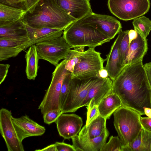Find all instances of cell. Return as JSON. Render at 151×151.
<instances>
[{
  "label": "cell",
  "mask_w": 151,
  "mask_h": 151,
  "mask_svg": "<svg viewBox=\"0 0 151 151\" xmlns=\"http://www.w3.org/2000/svg\"><path fill=\"white\" fill-rule=\"evenodd\" d=\"M25 0V1H26V0Z\"/></svg>",
  "instance_id": "c3c4849f"
},
{
  "label": "cell",
  "mask_w": 151,
  "mask_h": 151,
  "mask_svg": "<svg viewBox=\"0 0 151 151\" xmlns=\"http://www.w3.org/2000/svg\"><path fill=\"white\" fill-rule=\"evenodd\" d=\"M13 124L20 140L32 136L42 135L45 132V127L30 119L27 115L18 118L12 117Z\"/></svg>",
  "instance_id": "9a60e30c"
},
{
  "label": "cell",
  "mask_w": 151,
  "mask_h": 151,
  "mask_svg": "<svg viewBox=\"0 0 151 151\" xmlns=\"http://www.w3.org/2000/svg\"><path fill=\"white\" fill-rule=\"evenodd\" d=\"M26 44L12 48L0 47V60H5L12 57H15L23 50Z\"/></svg>",
  "instance_id": "4316f807"
},
{
  "label": "cell",
  "mask_w": 151,
  "mask_h": 151,
  "mask_svg": "<svg viewBox=\"0 0 151 151\" xmlns=\"http://www.w3.org/2000/svg\"><path fill=\"white\" fill-rule=\"evenodd\" d=\"M27 37L28 36L26 25L21 19L0 26V39H15Z\"/></svg>",
  "instance_id": "ffe728a7"
},
{
  "label": "cell",
  "mask_w": 151,
  "mask_h": 151,
  "mask_svg": "<svg viewBox=\"0 0 151 151\" xmlns=\"http://www.w3.org/2000/svg\"><path fill=\"white\" fill-rule=\"evenodd\" d=\"M25 58L26 61V73L27 78L30 80H35L37 75L39 59L35 45L29 47L26 52Z\"/></svg>",
  "instance_id": "cb8c5ba5"
},
{
  "label": "cell",
  "mask_w": 151,
  "mask_h": 151,
  "mask_svg": "<svg viewBox=\"0 0 151 151\" xmlns=\"http://www.w3.org/2000/svg\"><path fill=\"white\" fill-rule=\"evenodd\" d=\"M132 24L134 29L144 38H146L151 31V20L142 16L134 19Z\"/></svg>",
  "instance_id": "484cf974"
},
{
  "label": "cell",
  "mask_w": 151,
  "mask_h": 151,
  "mask_svg": "<svg viewBox=\"0 0 151 151\" xmlns=\"http://www.w3.org/2000/svg\"><path fill=\"white\" fill-rule=\"evenodd\" d=\"M55 123L59 135L67 139L77 135L83 124L82 118L75 114L63 113Z\"/></svg>",
  "instance_id": "7c38bea8"
},
{
  "label": "cell",
  "mask_w": 151,
  "mask_h": 151,
  "mask_svg": "<svg viewBox=\"0 0 151 151\" xmlns=\"http://www.w3.org/2000/svg\"><path fill=\"white\" fill-rule=\"evenodd\" d=\"M33 5V0H26L25 6L26 10L31 8Z\"/></svg>",
  "instance_id": "ee69618b"
},
{
  "label": "cell",
  "mask_w": 151,
  "mask_h": 151,
  "mask_svg": "<svg viewBox=\"0 0 151 151\" xmlns=\"http://www.w3.org/2000/svg\"><path fill=\"white\" fill-rule=\"evenodd\" d=\"M123 145L118 136H111L100 151H122Z\"/></svg>",
  "instance_id": "83f0119b"
},
{
  "label": "cell",
  "mask_w": 151,
  "mask_h": 151,
  "mask_svg": "<svg viewBox=\"0 0 151 151\" xmlns=\"http://www.w3.org/2000/svg\"><path fill=\"white\" fill-rule=\"evenodd\" d=\"M113 115L114 126L123 146H128L142 130L141 115L123 106L115 111Z\"/></svg>",
  "instance_id": "277c9868"
},
{
  "label": "cell",
  "mask_w": 151,
  "mask_h": 151,
  "mask_svg": "<svg viewBox=\"0 0 151 151\" xmlns=\"http://www.w3.org/2000/svg\"><path fill=\"white\" fill-rule=\"evenodd\" d=\"M21 20L26 25L33 28L62 30L77 20L53 0H38L31 8L26 10Z\"/></svg>",
  "instance_id": "7a4b0ae2"
},
{
  "label": "cell",
  "mask_w": 151,
  "mask_h": 151,
  "mask_svg": "<svg viewBox=\"0 0 151 151\" xmlns=\"http://www.w3.org/2000/svg\"><path fill=\"white\" fill-rule=\"evenodd\" d=\"M71 78L72 73L70 72L66 75L63 80L60 95V102L61 109L68 95Z\"/></svg>",
  "instance_id": "4dcf8cb0"
},
{
  "label": "cell",
  "mask_w": 151,
  "mask_h": 151,
  "mask_svg": "<svg viewBox=\"0 0 151 151\" xmlns=\"http://www.w3.org/2000/svg\"><path fill=\"white\" fill-rule=\"evenodd\" d=\"M109 132L107 129L100 136L92 139H83L78 135L72 137L73 145L76 151H100L106 142Z\"/></svg>",
  "instance_id": "e0dca14e"
},
{
  "label": "cell",
  "mask_w": 151,
  "mask_h": 151,
  "mask_svg": "<svg viewBox=\"0 0 151 151\" xmlns=\"http://www.w3.org/2000/svg\"><path fill=\"white\" fill-rule=\"evenodd\" d=\"M63 113L61 110H54L49 111L43 115L44 122L48 124L55 122Z\"/></svg>",
  "instance_id": "d6a6232c"
},
{
  "label": "cell",
  "mask_w": 151,
  "mask_h": 151,
  "mask_svg": "<svg viewBox=\"0 0 151 151\" xmlns=\"http://www.w3.org/2000/svg\"><path fill=\"white\" fill-rule=\"evenodd\" d=\"M11 112L5 108L0 110V132L8 151H24L13 123Z\"/></svg>",
  "instance_id": "8fae6325"
},
{
  "label": "cell",
  "mask_w": 151,
  "mask_h": 151,
  "mask_svg": "<svg viewBox=\"0 0 151 151\" xmlns=\"http://www.w3.org/2000/svg\"><path fill=\"white\" fill-rule=\"evenodd\" d=\"M145 115L148 117L151 118V108H146L145 109Z\"/></svg>",
  "instance_id": "f6af8a7d"
},
{
  "label": "cell",
  "mask_w": 151,
  "mask_h": 151,
  "mask_svg": "<svg viewBox=\"0 0 151 151\" xmlns=\"http://www.w3.org/2000/svg\"><path fill=\"white\" fill-rule=\"evenodd\" d=\"M30 41L26 46L24 50L32 45L46 42L61 36L63 30L56 29H36L26 25Z\"/></svg>",
  "instance_id": "ac0fdd59"
},
{
  "label": "cell",
  "mask_w": 151,
  "mask_h": 151,
  "mask_svg": "<svg viewBox=\"0 0 151 151\" xmlns=\"http://www.w3.org/2000/svg\"><path fill=\"white\" fill-rule=\"evenodd\" d=\"M87 119L85 126L88 125L92 121L97 118L100 115L98 106L92 107L87 106Z\"/></svg>",
  "instance_id": "836d02e7"
},
{
  "label": "cell",
  "mask_w": 151,
  "mask_h": 151,
  "mask_svg": "<svg viewBox=\"0 0 151 151\" xmlns=\"http://www.w3.org/2000/svg\"><path fill=\"white\" fill-rule=\"evenodd\" d=\"M147 49V40L138 33L137 38L129 43L125 65L132 64L142 60Z\"/></svg>",
  "instance_id": "d6986e66"
},
{
  "label": "cell",
  "mask_w": 151,
  "mask_h": 151,
  "mask_svg": "<svg viewBox=\"0 0 151 151\" xmlns=\"http://www.w3.org/2000/svg\"><path fill=\"white\" fill-rule=\"evenodd\" d=\"M142 144L140 151H151V132L142 128Z\"/></svg>",
  "instance_id": "1f68e13d"
},
{
  "label": "cell",
  "mask_w": 151,
  "mask_h": 151,
  "mask_svg": "<svg viewBox=\"0 0 151 151\" xmlns=\"http://www.w3.org/2000/svg\"><path fill=\"white\" fill-rule=\"evenodd\" d=\"M29 41L28 37L15 39H0V47H15L24 44L27 45Z\"/></svg>",
  "instance_id": "f546056e"
},
{
  "label": "cell",
  "mask_w": 151,
  "mask_h": 151,
  "mask_svg": "<svg viewBox=\"0 0 151 151\" xmlns=\"http://www.w3.org/2000/svg\"><path fill=\"white\" fill-rule=\"evenodd\" d=\"M99 78L98 77L85 79L72 78L68 95L61 109L63 113L74 112L81 108L90 89Z\"/></svg>",
  "instance_id": "52a82bcc"
},
{
  "label": "cell",
  "mask_w": 151,
  "mask_h": 151,
  "mask_svg": "<svg viewBox=\"0 0 151 151\" xmlns=\"http://www.w3.org/2000/svg\"><path fill=\"white\" fill-rule=\"evenodd\" d=\"M105 61L99 52L96 51L95 48L89 47L84 51L81 60L75 65L72 73V78L99 77V71L104 68Z\"/></svg>",
  "instance_id": "ba28073f"
},
{
  "label": "cell",
  "mask_w": 151,
  "mask_h": 151,
  "mask_svg": "<svg viewBox=\"0 0 151 151\" xmlns=\"http://www.w3.org/2000/svg\"><path fill=\"white\" fill-rule=\"evenodd\" d=\"M9 64H0V84L5 79L10 67Z\"/></svg>",
  "instance_id": "8d00e7d4"
},
{
  "label": "cell",
  "mask_w": 151,
  "mask_h": 151,
  "mask_svg": "<svg viewBox=\"0 0 151 151\" xmlns=\"http://www.w3.org/2000/svg\"><path fill=\"white\" fill-rule=\"evenodd\" d=\"M138 33L134 29L129 30L128 32V37L129 43L133 40L136 39L137 37Z\"/></svg>",
  "instance_id": "60d3db41"
},
{
  "label": "cell",
  "mask_w": 151,
  "mask_h": 151,
  "mask_svg": "<svg viewBox=\"0 0 151 151\" xmlns=\"http://www.w3.org/2000/svg\"><path fill=\"white\" fill-rule=\"evenodd\" d=\"M26 10L0 3V26L21 19Z\"/></svg>",
  "instance_id": "603a6c76"
},
{
  "label": "cell",
  "mask_w": 151,
  "mask_h": 151,
  "mask_svg": "<svg viewBox=\"0 0 151 151\" xmlns=\"http://www.w3.org/2000/svg\"><path fill=\"white\" fill-rule=\"evenodd\" d=\"M55 145L57 151H76L72 145L65 143L64 142H56Z\"/></svg>",
  "instance_id": "d590c367"
},
{
  "label": "cell",
  "mask_w": 151,
  "mask_h": 151,
  "mask_svg": "<svg viewBox=\"0 0 151 151\" xmlns=\"http://www.w3.org/2000/svg\"><path fill=\"white\" fill-rule=\"evenodd\" d=\"M35 45L39 59L47 61L55 67L60 60L65 58L72 48L63 35Z\"/></svg>",
  "instance_id": "9c48e42d"
},
{
  "label": "cell",
  "mask_w": 151,
  "mask_h": 151,
  "mask_svg": "<svg viewBox=\"0 0 151 151\" xmlns=\"http://www.w3.org/2000/svg\"><path fill=\"white\" fill-rule=\"evenodd\" d=\"M112 92L123 106L145 115V109L151 108V88L142 60L125 65L112 81Z\"/></svg>",
  "instance_id": "6da1fadb"
},
{
  "label": "cell",
  "mask_w": 151,
  "mask_h": 151,
  "mask_svg": "<svg viewBox=\"0 0 151 151\" xmlns=\"http://www.w3.org/2000/svg\"><path fill=\"white\" fill-rule=\"evenodd\" d=\"M111 13L119 19L127 21L142 16L150 8V0H108Z\"/></svg>",
  "instance_id": "8992f818"
},
{
  "label": "cell",
  "mask_w": 151,
  "mask_h": 151,
  "mask_svg": "<svg viewBox=\"0 0 151 151\" xmlns=\"http://www.w3.org/2000/svg\"><path fill=\"white\" fill-rule=\"evenodd\" d=\"M140 121L142 128L151 132V118L140 116Z\"/></svg>",
  "instance_id": "74e56055"
},
{
  "label": "cell",
  "mask_w": 151,
  "mask_h": 151,
  "mask_svg": "<svg viewBox=\"0 0 151 151\" xmlns=\"http://www.w3.org/2000/svg\"><path fill=\"white\" fill-rule=\"evenodd\" d=\"M63 36L72 48L86 47L95 48L111 40L98 30L82 23L79 20L65 29Z\"/></svg>",
  "instance_id": "3957f363"
},
{
  "label": "cell",
  "mask_w": 151,
  "mask_h": 151,
  "mask_svg": "<svg viewBox=\"0 0 151 151\" xmlns=\"http://www.w3.org/2000/svg\"><path fill=\"white\" fill-rule=\"evenodd\" d=\"M99 75L100 78H103L109 77L108 71L105 67L99 71Z\"/></svg>",
  "instance_id": "7bdbcfd3"
},
{
  "label": "cell",
  "mask_w": 151,
  "mask_h": 151,
  "mask_svg": "<svg viewBox=\"0 0 151 151\" xmlns=\"http://www.w3.org/2000/svg\"><path fill=\"white\" fill-rule=\"evenodd\" d=\"M84 47H80L71 49L65 59L66 60L65 68L72 73L76 65L81 60L84 51Z\"/></svg>",
  "instance_id": "d4e9b609"
},
{
  "label": "cell",
  "mask_w": 151,
  "mask_h": 151,
  "mask_svg": "<svg viewBox=\"0 0 151 151\" xmlns=\"http://www.w3.org/2000/svg\"><path fill=\"white\" fill-rule=\"evenodd\" d=\"M129 30L125 31V34L121 43L119 48L121 63L122 65L124 66H125V62L129 50Z\"/></svg>",
  "instance_id": "f1b7e54d"
},
{
  "label": "cell",
  "mask_w": 151,
  "mask_h": 151,
  "mask_svg": "<svg viewBox=\"0 0 151 151\" xmlns=\"http://www.w3.org/2000/svg\"><path fill=\"white\" fill-rule=\"evenodd\" d=\"M125 31L122 29L112 45L109 53L106 55V64L105 68L107 71L109 77L114 80L122 71L124 67L122 65L120 59L119 48L121 41L125 35Z\"/></svg>",
  "instance_id": "4fadbf2b"
},
{
  "label": "cell",
  "mask_w": 151,
  "mask_h": 151,
  "mask_svg": "<svg viewBox=\"0 0 151 151\" xmlns=\"http://www.w3.org/2000/svg\"><path fill=\"white\" fill-rule=\"evenodd\" d=\"M106 119L99 115L88 125H85L81 129L78 137L83 139H92L101 135L107 129Z\"/></svg>",
  "instance_id": "44dd1931"
},
{
  "label": "cell",
  "mask_w": 151,
  "mask_h": 151,
  "mask_svg": "<svg viewBox=\"0 0 151 151\" xmlns=\"http://www.w3.org/2000/svg\"><path fill=\"white\" fill-rule=\"evenodd\" d=\"M142 139L141 130L137 136L127 146L128 151H140L142 144Z\"/></svg>",
  "instance_id": "e575fe53"
},
{
  "label": "cell",
  "mask_w": 151,
  "mask_h": 151,
  "mask_svg": "<svg viewBox=\"0 0 151 151\" xmlns=\"http://www.w3.org/2000/svg\"><path fill=\"white\" fill-rule=\"evenodd\" d=\"M25 0H0V3L19 8L22 4L25 7Z\"/></svg>",
  "instance_id": "f35d334b"
},
{
  "label": "cell",
  "mask_w": 151,
  "mask_h": 151,
  "mask_svg": "<svg viewBox=\"0 0 151 151\" xmlns=\"http://www.w3.org/2000/svg\"><path fill=\"white\" fill-rule=\"evenodd\" d=\"M88 1H90V0H88Z\"/></svg>",
  "instance_id": "7dc6e473"
},
{
  "label": "cell",
  "mask_w": 151,
  "mask_h": 151,
  "mask_svg": "<svg viewBox=\"0 0 151 151\" xmlns=\"http://www.w3.org/2000/svg\"><path fill=\"white\" fill-rule=\"evenodd\" d=\"M57 4L77 20L93 12L88 0H53Z\"/></svg>",
  "instance_id": "2e32d148"
},
{
  "label": "cell",
  "mask_w": 151,
  "mask_h": 151,
  "mask_svg": "<svg viewBox=\"0 0 151 151\" xmlns=\"http://www.w3.org/2000/svg\"><path fill=\"white\" fill-rule=\"evenodd\" d=\"M37 151H57L55 144L49 145L41 149L37 150Z\"/></svg>",
  "instance_id": "b9f144b4"
},
{
  "label": "cell",
  "mask_w": 151,
  "mask_h": 151,
  "mask_svg": "<svg viewBox=\"0 0 151 151\" xmlns=\"http://www.w3.org/2000/svg\"><path fill=\"white\" fill-rule=\"evenodd\" d=\"M66 63L64 59L56 67L52 73L50 84L38 107L43 115L52 110H61L60 91L65 76L70 72L65 68Z\"/></svg>",
  "instance_id": "5b68a950"
},
{
  "label": "cell",
  "mask_w": 151,
  "mask_h": 151,
  "mask_svg": "<svg viewBox=\"0 0 151 151\" xmlns=\"http://www.w3.org/2000/svg\"><path fill=\"white\" fill-rule=\"evenodd\" d=\"M146 71L149 82L151 88V62L146 63L144 65Z\"/></svg>",
  "instance_id": "ab89813d"
},
{
  "label": "cell",
  "mask_w": 151,
  "mask_h": 151,
  "mask_svg": "<svg viewBox=\"0 0 151 151\" xmlns=\"http://www.w3.org/2000/svg\"><path fill=\"white\" fill-rule=\"evenodd\" d=\"M38 0H33V5L38 1Z\"/></svg>",
  "instance_id": "bcb514c9"
},
{
  "label": "cell",
  "mask_w": 151,
  "mask_h": 151,
  "mask_svg": "<svg viewBox=\"0 0 151 151\" xmlns=\"http://www.w3.org/2000/svg\"><path fill=\"white\" fill-rule=\"evenodd\" d=\"M79 20L82 23L96 29L111 40L118 34L122 27L120 22L115 18L93 12Z\"/></svg>",
  "instance_id": "30bf717a"
},
{
  "label": "cell",
  "mask_w": 151,
  "mask_h": 151,
  "mask_svg": "<svg viewBox=\"0 0 151 151\" xmlns=\"http://www.w3.org/2000/svg\"><path fill=\"white\" fill-rule=\"evenodd\" d=\"M122 105L119 97L115 94L111 92L100 102L98 106L100 115L106 120Z\"/></svg>",
  "instance_id": "7402d4cb"
},
{
  "label": "cell",
  "mask_w": 151,
  "mask_h": 151,
  "mask_svg": "<svg viewBox=\"0 0 151 151\" xmlns=\"http://www.w3.org/2000/svg\"><path fill=\"white\" fill-rule=\"evenodd\" d=\"M112 81L109 77L99 78L90 89L81 107L98 106L104 98L112 92Z\"/></svg>",
  "instance_id": "5bb4252c"
}]
</instances>
